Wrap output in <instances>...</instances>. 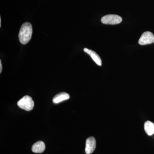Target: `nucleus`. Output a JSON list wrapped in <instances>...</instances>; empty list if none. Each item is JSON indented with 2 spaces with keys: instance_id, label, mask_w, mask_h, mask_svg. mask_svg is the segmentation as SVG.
I'll list each match as a JSON object with an SVG mask.
<instances>
[{
  "instance_id": "nucleus-1",
  "label": "nucleus",
  "mask_w": 154,
  "mask_h": 154,
  "mask_svg": "<svg viewBox=\"0 0 154 154\" xmlns=\"http://www.w3.org/2000/svg\"><path fill=\"white\" fill-rule=\"evenodd\" d=\"M33 33V28L29 22H26L22 24L19 34L20 42L22 44L25 45L30 41Z\"/></svg>"
},
{
  "instance_id": "nucleus-2",
  "label": "nucleus",
  "mask_w": 154,
  "mask_h": 154,
  "mask_svg": "<svg viewBox=\"0 0 154 154\" xmlns=\"http://www.w3.org/2000/svg\"><path fill=\"white\" fill-rule=\"evenodd\" d=\"M17 105L23 110L30 111L34 107V102L32 98L28 96H25L17 102Z\"/></svg>"
},
{
  "instance_id": "nucleus-3",
  "label": "nucleus",
  "mask_w": 154,
  "mask_h": 154,
  "mask_svg": "<svg viewBox=\"0 0 154 154\" xmlns=\"http://www.w3.org/2000/svg\"><path fill=\"white\" fill-rule=\"evenodd\" d=\"M122 21V18L120 16L112 14L104 16L101 19L102 23L106 25H116L121 23Z\"/></svg>"
},
{
  "instance_id": "nucleus-4",
  "label": "nucleus",
  "mask_w": 154,
  "mask_h": 154,
  "mask_svg": "<svg viewBox=\"0 0 154 154\" xmlns=\"http://www.w3.org/2000/svg\"><path fill=\"white\" fill-rule=\"evenodd\" d=\"M140 45L152 44L154 43V35L152 32L146 31L142 34L138 41Z\"/></svg>"
},
{
  "instance_id": "nucleus-5",
  "label": "nucleus",
  "mask_w": 154,
  "mask_h": 154,
  "mask_svg": "<svg viewBox=\"0 0 154 154\" xmlns=\"http://www.w3.org/2000/svg\"><path fill=\"white\" fill-rule=\"evenodd\" d=\"M96 148V140L93 137L88 138L86 140L85 152L87 154L92 153Z\"/></svg>"
},
{
  "instance_id": "nucleus-6",
  "label": "nucleus",
  "mask_w": 154,
  "mask_h": 154,
  "mask_svg": "<svg viewBox=\"0 0 154 154\" xmlns=\"http://www.w3.org/2000/svg\"><path fill=\"white\" fill-rule=\"evenodd\" d=\"M84 51L85 52L87 53V54L91 56L92 59L98 65L100 66H102V60H101L99 56L96 52H95L94 51L88 49L87 48H84Z\"/></svg>"
},
{
  "instance_id": "nucleus-7",
  "label": "nucleus",
  "mask_w": 154,
  "mask_h": 154,
  "mask_svg": "<svg viewBox=\"0 0 154 154\" xmlns=\"http://www.w3.org/2000/svg\"><path fill=\"white\" fill-rule=\"evenodd\" d=\"M45 149L44 143L42 141H39L33 145L32 147V151L36 153H41L44 151Z\"/></svg>"
},
{
  "instance_id": "nucleus-8",
  "label": "nucleus",
  "mask_w": 154,
  "mask_h": 154,
  "mask_svg": "<svg viewBox=\"0 0 154 154\" xmlns=\"http://www.w3.org/2000/svg\"><path fill=\"white\" fill-rule=\"evenodd\" d=\"M69 97V95L67 93L65 92H61L57 94L54 97L53 99V102L55 104H57L64 100H67Z\"/></svg>"
},
{
  "instance_id": "nucleus-9",
  "label": "nucleus",
  "mask_w": 154,
  "mask_h": 154,
  "mask_svg": "<svg viewBox=\"0 0 154 154\" xmlns=\"http://www.w3.org/2000/svg\"><path fill=\"white\" fill-rule=\"evenodd\" d=\"M145 131L147 134L151 136L154 134V123L149 121L145 122L144 124Z\"/></svg>"
},
{
  "instance_id": "nucleus-10",
  "label": "nucleus",
  "mask_w": 154,
  "mask_h": 154,
  "mask_svg": "<svg viewBox=\"0 0 154 154\" xmlns=\"http://www.w3.org/2000/svg\"><path fill=\"white\" fill-rule=\"evenodd\" d=\"M2 60H0V73H2Z\"/></svg>"
},
{
  "instance_id": "nucleus-11",
  "label": "nucleus",
  "mask_w": 154,
  "mask_h": 154,
  "mask_svg": "<svg viewBox=\"0 0 154 154\" xmlns=\"http://www.w3.org/2000/svg\"><path fill=\"white\" fill-rule=\"evenodd\" d=\"M1 22H2V20H1V17H0V27H1Z\"/></svg>"
}]
</instances>
